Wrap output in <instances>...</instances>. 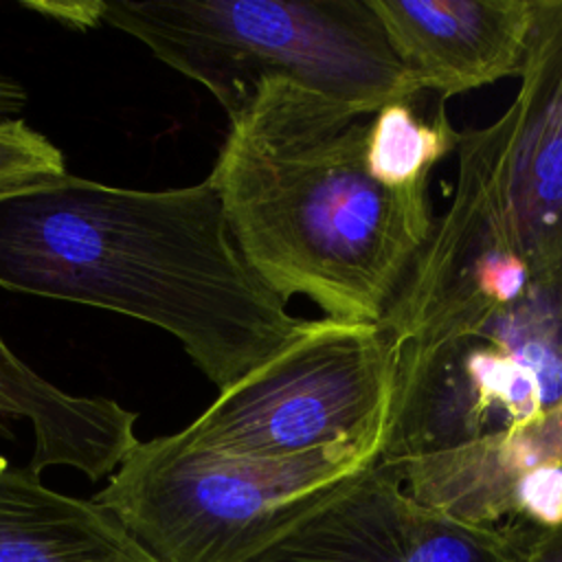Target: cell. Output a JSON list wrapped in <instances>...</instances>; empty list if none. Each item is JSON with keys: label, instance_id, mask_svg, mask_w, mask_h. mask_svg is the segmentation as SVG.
I'll return each instance as SVG.
<instances>
[{"label": "cell", "instance_id": "cell-1", "mask_svg": "<svg viewBox=\"0 0 562 562\" xmlns=\"http://www.w3.org/2000/svg\"><path fill=\"white\" fill-rule=\"evenodd\" d=\"M0 285L151 323L220 391L303 323L239 255L211 178L140 191L66 173L0 202Z\"/></svg>", "mask_w": 562, "mask_h": 562}, {"label": "cell", "instance_id": "cell-2", "mask_svg": "<svg viewBox=\"0 0 562 562\" xmlns=\"http://www.w3.org/2000/svg\"><path fill=\"white\" fill-rule=\"evenodd\" d=\"M369 121L288 79H266L209 173L231 237L283 301L380 323L430 239L428 182L395 189L367 167Z\"/></svg>", "mask_w": 562, "mask_h": 562}, {"label": "cell", "instance_id": "cell-3", "mask_svg": "<svg viewBox=\"0 0 562 562\" xmlns=\"http://www.w3.org/2000/svg\"><path fill=\"white\" fill-rule=\"evenodd\" d=\"M509 108L459 132L448 211L378 323L393 349L562 310V0H533Z\"/></svg>", "mask_w": 562, "mask_h": 562}, {"label": "cell", "instance_id": "cell-4", "mask_svg": "<svg viewBox=\"0 0 562 562\" xmlns=\"http://www.w3.org/2000/svg\"><path fill=\"white\" fill-rule=\"evenodd\" d=\"M101 22L143 42L239 116L266 79H288L373 116L419 83L369 0H114Z\"/></svg>", "mask_w": 562, "mask_h": 562}, {"label": "cell", "instance_id": "cell-5", "mask_svg": "<svg viewBox=\"0 0 562 562\" xmlns=\"http://www.w3.org/2000/svg\"><path fill=\"white\" fill-rule=\"evenodd\" d=\"M386 424L290 459L226 457L182 430L136 441L94 496L156 562H248L338 481L380 459Z\"/></svg>", "mask_w": 562, "mask_h": 562}, {"label": "cell", "instance_id": "cell-6", "mask_svg": "<svg viewBox=\"0 0 562 562\" xmlns=\"http://www.w3.org/2000/svg\"><path fill=\"white\" fill-rule=\"evenodd\" d=\"M395 349L378 323L303 321L263 364L220 391L182 435L241 459H290L389 419Z\"/></svg>", "mask_w": 562, "mask_h": 562}, {"label": "cell", "instance_id": "cell-7", "mask_svg": "<svg viewBox=\"0 0 562 562\" xmlns=\"http://www.w3.org/2000/svg\"><path fill=\"white\" fill-rule=\"evenodd\" d=\"M248 562H505L503 525L415 501L397 465L378 459L325 490Z\"/></svg>", "mask_w": 562, "mask_h": 562}, {"label": "cell", "instance_id": "cell-8", "mask_svg": "<svg viewBox=\"0 0 562 562\" xmlns=\"http://www.w3.org/2000/svg\"><path fill=\"white\" fill-rule=\"evenodd\" d=\"M422 90L448 97L518 77L533 0H369Z\"/></svg>", "mask_w": 562, "mask_h": 562}, {"label": "cell", "instance_id": "cell-9", "mask_svg": "<svg viewBox=\"0 0 562 562\" xmlns=\"http://www.w3.org/2000/svg\"><path fill=\"white\" fill-rule=\"evenodd\" d=\"M393 465L415 501L474 525H501L514 518L525 474L562 465V402L518 428Z\"/></svg>", "mask_w": 562, "mask_h": 562}, {"label": "cell", "instance_id": "cell-10", "mask_svg": "<svg viewBox=\"0 0 562 562\" xmlns=\"http://www.w3.org/2000/svg\"><path fill=\"white\" fill-rule=\"evenodd\" d=\"M0 417L33 426L29 468L66 465L90 481L110 476L136 443L138 415L101 395H75L44 380L0 338Z\"/></svg>", "mask_w": 562, "mask_h": 562}, {"label": "cell", "instance_id": "cell-11", "mask_svg": "<svg viewBox=\"0 0 562 562\" xmlns=\"http://www.w3.org/2000/svg\"><path fill=\"white\" fill-rule=\"evenodd\" d=\"M94 498L48 487L29 465L0 459V562H149Z\"/></svg>", "mask_w": 562, "mask_h": 562}, {"label": "cell", "instance_id": "cell-12", "mask_svg": "<svg viewBox=\"0 0 562 562\" xmlns=\"http://www.w3.org/2000/svg\"><path fill=\"white\" fill-rule=\"evenodd\" d=\"M459 132L452 127L443 101L430 121L419 119L411 103H393L369 121L367 167L380 182L404 189L428 182L435 165L452 154Z\"/></svg>", "mask_w": 562, "mask_h": 562}, {"label": "cell", "instance_id": "cell-13", "mask_svg": "<svg viewBox=\"0 0 562 562\" xmlns=\"http://www.w3.org/2000/svg\"><path fill=\"white\" fill-rule=\"evenodd\" d=\"M64 154L22 119L0 123V202L66 176Z\"/></svg>", "mask_w": 562, "mask_h": 562}, {"label": "cell", "instance_id": "cell-14", "mask_svg": "<svg viewBox=\"0 0 562 562\" xmlns=\"http://www.w3.org/2000/svg\"><path fill=\"white\" fill-rule=\"evenodd\" d=\"M514 518L540 527L562 525V465L533 470L516 483Z\"/></svg>", "mask_w": 562, "mask_h": 562}, {"label": "cell", "instance_id": "cell-15", "mask_svg": "<svg viewBox=\"0 0 562 562\" xmlns=\"http://www.w3.org/2000/svg\"><path fill=\"white\" fill-rule=\"evenodd\" d=\"M505 562H562V525L540 527L522 518L503 522Z\"/></svg>", "mask_w": 562, "mask_h": 562}, {"label": "cell", "instance_id": "cell-16", "mask_svg": "<svg viewBox=\"0 0 562 562\" xmlns=\"http://www.w3.org/2000/svg\"><path fill=\"white\" fill-rule=\"evenodd\" d=\"M29 7L42 13H50L53 18L79 29L101 22L103 13V2H29Z\"/></svg>", "mask_w": 562, "mask_h": 562}, {"label": "cell", "instance_id": "cell-17", "mask_svg": "<svg viewBox=\"0 0 562 562\" xmlns=\"http://www.w3.org/2000/svg\"><path fill=\"white\" fill-rule=\"evenodd\" d=\"M26 105V90L13 77L0 72V123L18 121Z\"/></svg>", "mask_w": 562, "mask_h": 562}]
</instances>
